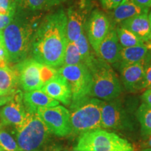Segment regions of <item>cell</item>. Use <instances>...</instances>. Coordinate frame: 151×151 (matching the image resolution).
Masks as SVG:
<instances>
[{"mask_svg":"<svg viewBox=\"0 0 151 151\" xmlns=\"http://www.w3.org/2000/svg\"><path fill=\"white\" fill-rule=\"evenodd\" d=\"M39 23L35 16H29L27 11L17 8L12 21L2 30L9 64H18L27 59Z\"/></svg>","mask_w":151,"mask_h":151,"instance_id":"cell-2","label":"cell"},{"mask_svg":"<svg viewBox=\"0 0 151 151\" xmlns=\"http://www.w3.org/2000/svg\"><path fill=\"white\" fill-rule=\"evenodd\" d=\"M73 149L79 151H134L127 140L100 129L82 134Z\"/></svg>","mask_w":151,"mask_h":151,"instance_id":"cell-5","label":"cell"},{"mask_svg":"<svg viewBox=\"0 0 151 151\" xmlns=\"http://www.w3.org/2000/svg\"><path fill=\"white\" fill-rule=\"evenodd\" d=\"M2 46H4L3 35H2V31H0V48Z\"/></svg>","mask_w":151,"mask_h":151,"instance_id":"cell-37","label":"cell"},{"mask_svg":"<svg viewBox=\"0 0 151 151\" xmlns=\"http://www.w3.org/2000/svg\"><path fill=\"white\" fill-rule=\"evenodd\" d=\"M83 64V62L75 42L67 41L62 65H79Z\"/></svg>","mask_w":151,"mask_h":151,"instance_id":"cell-27","label":"cell"},{"mask_svg":"<svg viewBox=\"0 0 151 151\" xmlns=\"http://www.w3.org/2000/svg\"><path fill=\"white\" fill-rule=\"evenodd\" d=\"M89 69L92 74L90 97L109 101L115 99L121 94V84L109 64L97 57Z\"/></svg>","mask_w":151,"mask_h":151,"instance_id":"cell-4","label":"cell"},{"mask_svg":"<svg viewBox=\"0 0 151 151\" xmlns=\"http://www.w3.org/2000/svg\"><path fill=\"white\" fill-rule=\"evenodd\" d=\"M141 151H151V148H145L143 149Z\"/></svg>","mask_w":151,"mask_h":151,"instance_id":"cell-39","label":"cell"},{"mask_svg":"<svg viewBox=\"0 0 151 151\" xmlns=\"http://www.w3.org/2000/svg\"><path fill=\"white\" fill-rule=\"evenodd\" d=\"M116 31L119 43L122 48H128L145 44V43H143L134 34L120 24H118Z\"/></svg>","mask_w":151,"mask_h":151,"instance_id":"cell-24","label":"cell"},{"mask_svg":"<svg viewBox=\"0 0 151 151\" xmlns=\"http://www.w3.org/2000/svg\"><path fill=\"white\" fill-rule=\"evenodd\" d=\"M149 88H151V58L146 66L143 83V89L146 90Z\"/></svg>","mask_w":151,"mask_h":151,"instance_id":"cell-29","label":"cell"},{"mask_svg":"<svg viewBox=\"0 0 151 151\" xmlns=\"http://www.w3.org/2000/svg\"><path fill=\"white\" fill-rule=\"evenodd\" d=\"M23 103L26 111L29 113H37L40 108L51 107L59 105V101H56L42 90H35L23 93Z\"/></svg>","mask_w":151,"mask_h":151,"instance_id":"cell-18","label":"cell"},{"mask_svg":"<svg viewBox=\"0 0 151 151\" xmlns=\"http://www.w3.org/2000/svg\"><path fill=\"white\" fill-rule=\"evenodd\" d=\"M101 100L87 97L76 104L71 106L72 133L82 134L101 129Z\"/></svg>","mask_w":151,"mask_h":151,"instance_id":"cell-6","label":"cell"},{"mask_svg":"<svg viewBox=\"0 0 151 151\" xmlns=\"http://www.w3.org/2000/svg\"><path fill=\"white\" fill-rule=\"evenodd\" d=\"M144 137L145 139L142 144L143 148H151V133Z\"/></svg>","mask_w":151,"mask_h":151,"instance_id":"cell-36","label":"cell"},{"mask_svg":"<svg viewBox=\"0 0 151 151\" xmlns=\"http://www.w3.org/2000/svg\"><path fill=\"white\" fill-rule=\"evenodd\" d=\"M45 93L56 101L69 106L71 103L72 94L68 81L59 73L49 80L41 88Z\"/></svg>","mask_w":151,"mask_h":151,"instance_id":"cell-15","label":"cell"},{"mask_svg":"<svg viewBox=\"0 0 151 151\" xmlns=\"http://www.w3.org/2000/svg\"><path fill=\"white\" fill-rule=\"evenodd\" d=\"M137 117L141 124L143 135L151 133V107L143 102L137 111Z\"/></svg>","mask_w":151,"mask_h":151,"instance_id":"cell-26","label":"cell"},{"mask_svg":"<svg viewBox=\"0 0 151 151\" xmlns=\"http://www.w3.org/2000/svg\"><path fill=\"white\" fill-rule=\"evenodd\" d=\"M141 99H142L143 103L151 107V88L145 90V92L141 96Z\"/></svg>","mask_w":151,"mask_h":151,"instance_id":"cell-33","label":"cell"},{"mask_svg":"<svg viewBox=\"0 0 151 151\" xmlns=\"http://www.w3.org/2000/svg\"><path fill=\"white\" fill-rule=\"evenodd\" d=\"M15 14H0V31H2L9 25V23L12 21Z\"/></svg>","mask_w":151,"mask_h":151,"instance_id":"cell-30","label":"cell"},{"mask_svg":"<svg viewBox=\"0 0 151 151\" xmlns=\"http://www.w3.org/2000/svg\"><path fill=\"white\" fill-rule=\"evenodd\" d=\"M11 131L20 151H41L50 134L37 113L27 112L23 123Z\"/></svg>","mask_w":151,"mask_h":151,"instance_id":"cell-3","label":"cell"},{"mask_svg":"<svg viewBox=\"0 0 151 151\" xmlns=\"http://www.w3.org/2000/svg\"><path fill=\"white\" fill-rule=\"evenodd\" d=\"M13 94H6L0 92V106H2L8 102L12 97Z\"/></svg>","mask_w":151,"mask_h":151,"instance_id":"cell-35","label":"cell"},{"mask_svg":"<svg viewBox=\"0 0 151 151\" xmlns=\"http://www.w3.org/2000/svg\"><path fill=\"white\" fill-rule=\"evenodd\" d=\"M18 75L14 68L0 67V92L13 94L18 90Z\"/></svg>","mask_w":151,"mask_h":151,"instance_id":"cell-21","label":"cell"},{"mask_svg":"<svg viewBox=\"0 0 151 151\" xmlns=\"http://www.w3.org/2000/svg\"><path fill=\"white\" fill-rule=\"evenodd\" d=\"M101 4L105 9L113 10L122 2L123 0H100Z\"/></svg>","mask_w":151,"mask_h":151,"instance_id":"cell-31","label":"cell"},{"mask_svg":"<svg viewBox=\"0 0 151 151\" xmlns=\"http://www.w3.org/2000/svg\"><path fill=\"white\" fill-rule=\"evenodd\" d=\"M65 151H79V150H76L75 149H69V150H66Z\"/></svg>","mask_w":151,"mask_h":151,"instance_id":"cell-40","label":"cell"},{"mask_svg":"<svg viewBox=\"0 0 151 151\" xmlns=\"http://www.w3.org/2000/svg\"><path fill=\"white\" fill-rule=\"evenodd\" d=\"M127 28L146 44L151 43V32L148 13H144L127 19L118 24Z\"/></svg>","mask_w":151,"mask_h":151,"instance_id":"cell-17","label":"cell"},{"mask_svg":"<svg viewBox=\"0 0 151 151\" xmlns=\"http://www.w3.org/2000/svg\"><path fill=\"white\" fill-rule=\"evenodd\" d=\"M0 151H4V150H3V149H2V148H1V147H0Z\"/></svg>","mask_w":151,"mask_h":151,"instance_id":"cell-41","label":"cell"},{"mask_svg":"<svg viewBox=\"0 0 151 151\" xmlns=\"http://www.w3.org/2000/svg\"><path fill=\"white\" fill-rule=\"evenodd\" d=\"M58 72L68 81L71 87L73 106L90 97L92 88V74L86 65H62Z\"/></svg>","mask_w":151,"mask_h":151,"instance_id":"cell-8","label":"cell"},{"mask_svg":"<svg viewBox=\"0 0 151 151\" xmlns=\"http://www.w3.org/2000/svg\"><path fill=\"white\" fill-rule=\"evenodd\" d=\"M37 113L52 134L65 137L72 133L70 111L63 106L40 108Z\"/></svg>","mask_w":151,"mask_h":151,"instance_id":"cell-9","label":"cell"},{"mask_svg":"<svg viewBox=\"0 0 151 151\" xmlns=\"http://www.w3.org/2000/svg\"><path fill=\"white\" fill-rule=\"evenodd\" d=\"M23 103V93L16 90L11 99L0 108V123L9 127H16L23 123L27 117Z\"/></svg>","mask_w":151,"mask_h":151,"instance_id":"cell-10","label":"cell"},{"mask_svg":"<svg viewBox=\"0 0 151 151\" xmlns=\"http://www.w3.org/2000/svg\"><path fill=\"white\" fill-rule=\"evenodd\" d=\"M88 8L86 1L80 2L68 9L67 14V41L76 42L86 29Z\"/></svg>","mask_w":151,"mask_h":151,"instance_id":"cell-13","label":"cell"},{"mask_svg":"<svg viewBox=\"0 0 151 151\" xmlns=\"http://www.w3.org/2000/svg\"><path fill=\"white\" fill-rule=\"evenodd\" d=\"M148 11L137 5L133 0H123L113 9V18L115 23L120 24L127 19L139 14L148 13Z\"/></svg>","mask_w":151,"mask_h":151,"instance_id":"cell-19","label":"cell"},{"mask_svg":"<svg viewBox=\"0 0 151 151\" xmlns=\"http://www.w3.org/2000/svg\"><path fill=\"white\" fill-rule=\"evenodd\" d=\"M67 43V14L60 9L47 15L38 24L32 41V58L48 67H60Z\"/></svg>","mask_w":151,"mask_h":151,"instance_id":"cell-1","label":"cell"},{"mask_svg":"<svg viewBox=\"0 0 151 151\" xmlns=\"http://www.w3.org/2000/svg\"><path fill=\"white\" fill-rule=\"evenodd\" d=\"M150 58L146 61L136 63L121 62L120 66V75L122 83L127 90L137 92L143 89L145 71Z\"/></svg>","mask_w":151,"mask_h":151,"instance_id":"cell-14","label":"cell"},{"mask_svg":"<svg viewBox=\"0 0 151 151\" xmlns=\"http://www.w3.org/2000/svg\"><path fill=\"white\" fill-rule=\"evenodd\" d=\"M0 147L4 151H20L10 127L0 123Z\"/></svg>","mask_w":151,"mask_h":151,"instance_id":"cell-25","label":"cell"},{"mask_svg":"<svg viewBox=\"0 0 151 151\" xmlns=\"http://www.w3.org/2000/svg\"><path fill=\"white\" fill-rule=\"evenodd\" d=\"M111 22L106 14L99 10H94L87 20L86 27L87 38L94 52L109 33Z\"/></svg>","mask_w":151,"mask_h":151,"instance_id":"cell-11","label":"cell"},{"mask_svg":"<svg viewBox=\"0 0 151 151\" xmlns=\"http://www.w3.org/2000/svg\"><path fill=\"white\" fill-rule=\"evenodd\" d=\"M148 18H149V22H150V32H151V10L148 14Z\"/></svg>","mask_w":151,"mask_h":151,"instance_id":"cell-38","label":"cell"},{"mask_svg":"<svg viewBox=\"0 0 151 151\" xmlns=\"http://www.w3.org/2000/svg\"><path fill=\"white\" fill-rule=\"evenodd\" d=\"M101 124L104 129H124L129 125L128 118L124 109L116 101L101 102Z\"/></svg>","mask_w":151,"mask_h":151,"instance_id":"cell-12","label":"cell"},{"mask_svg":"<svg viewBox=\"0 0 151 151\" xmlns=\"http://www.w3.org/2000/svg\"><path fill=\"white\" fill-rule=\"evenodd\" d=\"M121 49L116 29L111 24L109 33L100 44L96 55L109 65H113L120 61Z\"/></svg>","mask_w":151,"mask_h":151,"instance_id":"cell-16","label":"cell"},{"mask_svg":"<svg viewBox=\"0 0 151 151\" xmlns=\"http://www.w3.org/2000/svg\"><path fill=\"white\" fill-rule=\"evenodd\" d=\"M85 30L83 32L80 37L76 41L75 43L78 49L79 52H80L83 62L88 69H90L97 58V56L90 45L88 38L85 33Z\"/></svg>","mask_w":151,"mask_h":151,"instance_id":"cell-23","label":"cell"},{"mask_svg":"<svg viewBox=\"0 0 151 151\" xmlns=\"http://www.w3.org/2000/svg\"><path fill=\"white\" fill-rule=\"evenodd\" d=\"M64 1L65 0H17V5L19 9L35 12L52 8Z\"/></svg>","mask_w":151,"mask_h":151,"instance_id":"cell-22","label":"cell"},{"mask_svg":"<svg viewBox=\"0 0 151 151\" xmlns=\"http://www.w3.org/2000/svg\"><path fill=\"white\" fill-rule=\"evenodd\" d=\"M8 65V55L4 46H2L0 48V67H6Z\"/></svg>","mask_w":151,"mask_h":151,"instance_id":"cell-32","label":"cell"},{"mask_svg":"<svg viewBox=\"0 0 151 151\" xmlns=\"http://www.w3.org/2000/svg\"><path fill=\"white\" fill-rule=\"evenodd\" d=\"M18 75L19 84L24 92L41 90L58 73L55 68L41 64L33 58H27L14 67Z\"/></svg>","mask_w":151,"mask_h":151,"instance_id":"cell-7","label":"cell"},{"mask_svg":"<svg viewBox=\"0 0 151 151\" xmlns=\"http://www.w3.org/2000/svg\"><path fill=\"white\" fill-rule=\"evenodd\" d=\"M150 44L146 45V43H145L140 46L122 48L120 52V62L136 63L149 60L151 58Z\"/></svg>","mask_w":151,"mask_h":151,"instance_id":"cell-20","label":"cell"},{"mask_svg":"<svg viewBox=\"0 0 151 151\" xmlns=\"http://www.w3.org/2000/svg\"><path fill=\"white\" fill-rule=\"evenodd\" d=\"M133 1L145 10L149 11L151 8V0H133Z\"/></svg>","mask_w":151,"mask_h":151,"instance_id":"cell-34","label":"cell"},{"mask_svg":"<svg viewBox=\"0 0 151 151\" xmlns=\"http://www.w3.org/2000/svg\"><path fill=\"white\" fill-rule=\"evenodd\" d=\"M17 8V0H0V14H15Z\"/></svg>","mask_w":151,"mask_h":151,"instance_id":"cell-28","label":"cell"}]
</instances>
